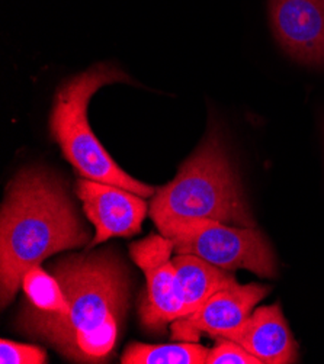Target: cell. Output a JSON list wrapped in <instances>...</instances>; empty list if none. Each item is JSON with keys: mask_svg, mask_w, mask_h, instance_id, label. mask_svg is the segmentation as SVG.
<instances>
[{"mask_svg": "<svg viewBox=\"0 0 324 364\" xmlns=\"http://www.w3.org/2000/svg\"><path fill=\"white\" fill-rule=\"evenodd\" d=\"M173 251V242L162 234H152L130 245V256L147 283L138 306L140 322L156 334L184 318L182 289L172 259Z\"/></svg>", "mask_w": 324, "mask_h": 364, "instance_id": "obj_6", "label": "cell"}, {"mask_svg": "<svg viewBox=\"0 0 324 364\" xmlns=\"http://www.w3.org/2000/svg\"><path fill=\"white\" fill-rule=\"evenodd\" d=\"M279 47L300 64L324 67V0H269Z\"/></svg>", "mask_w": 324, "mask_h": 364, "instance_id": "obj_9", "label": "cell"}, {"mask_svg": "<svg viewBox=\"0 0 324 364\" xmlns=\"http://www.w3.org/2000/svg\"><path fill=\"white\" fill-rule=\"evenodd\" d=\"M223 338L239 343L262 364H291L298 361L296 341L281 306H261Z\"/></svg>", "mask_w": 324, "mask_h": 364, "instance_id": "obj_10", "label": "cell"}, {"mask_svg": "<svg viewBox=\"0 0 324 364\" xmlns=\"http://www.w3.org/2000/svg\"><path fill=\"white\" fill-rule=\"evenodd\" d=\"M114 83L134 82L125 71L111 63L95 64L63 82L51 107L50 135L80 177L114 185L149 199L157 189L125 173L103 149L89 124L90 99L100 87Z\"/></svg>", "mask_w": 324, "mask_h": 364, "instance_id": "obj_4", "label": "cell"}, {"mask_svg": "<svg viewBox=\"0 0 324 364\" xmlns=\"http://www.w3.org/2000/svg\"><path fill=\"white\" fill-rule=\"evenodd\" d=\"M208 348L182 341L177 344H142L131 343L122 357L124 364H205Z\"/></svg>", "mask_w": 324, "mask_h": 364, "instance_id": "obj_12", "label": "cell"}, {"mask_svg": "<svg viewBox=\"0 0 324 364\" xmlns=\"http://www.w3.org/2000/svg\"><path fill=\"white\" fill-rule=\"evenodd\" d=\"M156 227L172 220H215L256 227L221 125L211 121L194 154L176 177L159 188L149 203Z\"/></svg>", "mask_w": 324, "mask_h": 364, "instance_id": "obj_3", "label": "cell"}, {"mask_svg": "<svg viewBox=\"0 0 324 364\" xmlns=\"http://www.w3.org/2000/svg\"><path fill=\"white\" fill-rule=\"evenodd\" d=\"M205 364H262V361L239 343L220 337L215 338V346L208 350Z\"/></svg>", "mask_w": 324, "mask_h": 364, "instance_id": "obj_14", "label": "cell"}, {"mask_svg": "<svg viewBox=\"0 0 324 364\" xmlns=\"http://www.w3.org/2000/svg\"><path fill=\"white\" fill-rule=\"evenodd\" d=\"M176 254H194L229 272L249 270L259 277H275V252L256 227H236L215 220H172L157 225Z\"/></svg>", "mask_w": 324, "mask_h": 364, "instance_id": "obj_5", "label": "cell"}, {"mask_svg": "<svg viewBox=\"0 0 324 364\" xmlns=\"http://www.w3.org/2000/svg\"><path fill=\"white\" fill-rule=\"evenodd\" d=\"M0 363L2 364H44L47 353L29 344H21L9 340L0 341Z\"/></svg>", "mask_w": 324, "mask_h": 364, "instance_id": "obj_15", "label": "cell"}, {"mask_svg": "<svg viewBox=\"0 0 324 364\" xmlns=\"http://www.w3.org/2000/svg\"><path fill=\"white\" fill-rule=\"evenodd\" d=\"M271 287L259 283L233 284L214 294L197 312L172 323V337L197 343L201 334L220 338L251 315L255 306L268 296Z\"/></svg>", "mask_w": 324, "mask_h": 364, "instance_id": "obj_8", "label": "cell"}, {"mask_svg": "<svg viewBox=\"0 0 324 364\" xmlns=\"http://www.w3.org/2000/svg\"><path fill=\"white\" fill-rule=\"evenodd\" d=\"M25 290L23 305L41 312L63 315L67 311L66 298L56 277L40 267L29 270L22 284Z\"/></svg>", "mask_w": 324, "mask_h": 364, "instance_id": "obj_13", "label": "cell"}, {"mask_svg": "<svg viewBox=\"0 0 324 364\" xmlns=\"http://www.w3.org/2000/svg\"><path fill=\"white\" fill-rule=\"evenodd\" d=\"M173 264L182 289L184 318L197 312L219 290L237 283L233 272L214 266L194 254H176Z\"/></svg>", "mask_w": 324, "mask_h": 364, "instance_id": "obj_11", "label": "cell"}, {"mask_svg": "<svg viewBox=\"0 0 324 364\" xmlns=\"http://www.w3.org/2000/svg\"><path fill=\"white\" fill-rule=\"evenodd\" d=\"M89 244L64 181L43 166L18 171L0 212V302L6 308L26 273L57 252Z\"/></svg>", "mask_w": 324, "mask_h": 364, "instance_id": "obj_2", "label": "cell"}, {"mask_svg": "<svg viewBox=\"0 0 324 364\" xmlns=\"http://www.w3.org/2000/svg\"><path fill=\"white\" fill-rule=\"evenodd\" d=\"M66 298L63 315L22 305L16 326L73 363L100 364L122 337L130 304L128 267L114 248L60 257L47 266Z\"/></svg>", "mask_w": 324, "mask_h": 364, "instance_id": "obj_1", "label": "cell"}, {"mask_svg": "<svg viewBox=\"0 0 324 364\" xmlns=\"http://www.w3.org/2000/svg\"><path fill=\"white\" fill-rule=\"evenodd\" d=\"M76 193L96 230L95 238L88 245L89 250L110 238L138 234L149 213L146 198L96 180L80 177L76 183Z\"/></svg>", "mask_w": 324, "mask_h": 364, "instance_id": "obj_7", "label": "cell"}]
</instances>
